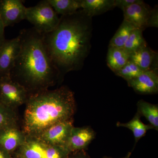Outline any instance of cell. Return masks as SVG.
Instances as JSON below:
<instances>
[{
    "instance_id": "cell-1",
    "label": "cell",
    "mask_w": 158,
    "mask_h": 158,
    "mask_svg": "<svg viewBox=\"0 0 158 158\" xmlns=\"http://www.w3.org/2000/svg\"><path fill=\"white\" fill-rule=\"evenodd\" d=\"M91 18L82 10L60 18L54 31L43 34L46 47L61 78L81 68L90 49Z\"/></svg>"
},
{
    "instance_id": "cell-6",
    "label": "cell",
    "mask_w": 158,
    "mask_h": 158,
    "mask_svg": "<svg viewBox=\"0 0 158 158\" xmlns=\"http://www.w3.org/2000/svg\"><path fill=\"white\" fill-rule=\"evenodd\" d=\"M30 95L25 88L10 76L0 77V102L8 107L15 110L26 104Z\"/></svg>"
},
{
    "instance_id": "cell-28",
    "label": "cell",
    "mask_w": 158,
    "mask_h": 158,
    "mask_svg": "<svg viewBox=\"0 0 158 158\" xmlns=\"http://www.w3.org/2000/svg\"><path fill=\"white\" fill-rule=\"evenodd\" d=\"M0 158H12L11 154L0 146Z\"/></svg>"
},
{
    "instance_id": "cell-10",
    "label": "cell",
    "mask_w": 158,
    "mask_h": 158,
    "mask_svg": "<svg viewBox=\"0 0 158 158\" xmlns=\"http://www.w3.org/2000/svg\"><path fill=\"white\" fill-rule=\"evenodd\" d=\"M27 136L17 123L0 127V146L11 154L23 145Z\"/></svg>"
},
{
    "instance_id": "cell-23",
    "label": "cell",
    "mask_w": 158,
    "mask_h": 158,
    "mask_svg": "<svg viewBox=\"0 0 158 158\" xmlns=\"http://www.w3.org/2000/svg\"><path fill=\"white\" fill-rule=\"evenodd\" d=\"M15 110L8 107L0 102V127L7 125L17 123Z\"/></svg>"
},
{
    "instance_id": "cell-17",
    "label": "cell",
    "mask_w": 158,
    "mask_h": 158,
    "mask_svg": "<svg viewBox=\"0 0 158 158\" xmlns=\"http://www.w3.org/2000/svg\"><path fill=\"white\" fill-rule=\"evenodd\" d=\"M141 115L137 112L131 120L126 123L118 122L116 123L118 127L127 128L132 131L135 137V144L144 137L149 130L154 129L153 127L150 125L144 124L141 120Z\"/></svg>"
},
{
    "instance_id": "cell-4",
    "label": "cell",
    "mask_w": 158,
    "mask_h": 158,
    "mask_svg": "<svg viewBox=\"0 0 158 158\" xmlns=\"http://www.w3.org/2000/svg\"><path fill=\"white\" fill-rule=\"evenodd\" d=\"M17 158H67L66 148L47 144L36 137L27 136L24 144L16 151Z\"/></svg>"
},
{
    "instance_id": "cell-25",
    "label": "cell",
    "mask_w": 158,
    "mask_h": 158,
    "mask_svg": "<svg viewBox=\"0 0 158 158\" xmlns=\"http://www.w3.org/2000/svg\"><path fill=\"white\" fill-rule=\"evenodd\" d=\"M140 1V0H115V7H118L123 11L129 6L138 3Z\"/></svg>"
},
{
    "instance_id": "cell-29",
    "label": "cell",
    "mask_w": 158,
    "mask_h": 158,
    "mask_svg": "<svg viewBox=\"0 0 158 158\" xmlns=\"http://www.w3.org/2000/svg\"><path fill=\"white\" fill-rule=\"evenodd\" d=\"M131 152H129L128 153V154H127V155L125 157H124L122 158H130V157H131ZM103 158H113L111 157H104Z\"/></svg>"
},
{
    "instance_id": "cell-2",
    "label": "cell",
    "mask_w": 158,
    "mask_h": 158,
    "mask_svg": "<svg viewBox=\"0 0 158 158\" xmlns=\"http://www.w3.org/2000/svg\"><path fill=\"white\" fill-rule=\"evenodd\" d=\"M19 36L20 51L10 77L25 88L30 95L48 90L61 78L49 55L42 34L33 27L22 30Z\"/></svg>"
},
{
    "instance_id": "cell-18",
    "label": "cell",
    "mask_w": 158,
    "mask_h": 158,
    "mask_svg": "<svg viewBox=\"0 0 158 158\" xmlns=\"http://www.w3.org/2000/svg\"><path fill=\"white\" fill-rule=\"evenodd\" d=\"M57 14L62 16L70 15L81 9L80 0H48Z\"/></svg>"
},
{
    "instance_id": "cell-16",
    "label": "cell",
    "mask_w": 158,
    "mask_h": 158,
    "mask_svg": "<svg viewBox=\"0 0 158 158\" xmlns=\"http://www.w3.org/2000/svg\"><path fill=\"white\" fill-rule=\"evenodd\" d=\"M130 54L123 48L109 47L107 63L113 72L121 69L129 60Z\"/></svg>"
},
{
    "instance_id": "cell-26",
    "label": "cell",
    "mask_w": 158,
    "mask_h": 158,
    "mask_svg": "<svg viewBox=\"0 0 158 158\" xmlns=\"http://www.w3.org/2000/svg\"><path fill=\"white\" fill-rule=\"evenodd\" d=\"M67 158H91L85 150L70 152Z\"/></svg>"
},
{
    "instance_id": "cell-7",
    "label": "cell",
    "mask_w": 158,
    "mask_h": 158,
    "mask_svg": "<svg viewBox=\"0 0 158 158\" xmlns=\"http://www.w3.org/2000/svg\"><path fill=\"white\" fill-rule=\"evenodd\" d=\"M73 127V120L59 123L48 128L36 137L51 145L66 148Z\"/></svg>"
},
{
    "instance_id": "cell-9",
    "label": "cell",
    "mask_w": 158,
    "mask_h": 158,
    "mask_svg": "<svg viewBox=\"0 0 158 158\" xmlns=\"http://www.w3.org/2000/svg\"><path fill=\"white\" fill-rule=\"evenodd\" d=\"M22 0H1L0 18L5 27L26 19L27 7Z\"/></svg>"
},
{
    "instance_id": "cell-14",
    "label": "cell",
    "mask_w": 158,
    "mask_h": 158,
    "mask_svg": "<svg viewBox=\"0 0 158 158\" xmlns=\"http://www.w3.org/2000/svg\"><path fill=\"white\" fill-rule=\"evenodd\" d=\"M129 60L144 71L158 70V53L147 43L130 54Z\"/></svg>"
},
{
    "instance_id": "cell-3",
    "label": "cell",
    "mask_w": 158,
    "mask_h": 158,
    "mask_svg": "<svg viewBox=\"0 0 158 158\" xmlns=\"http://www.w3.org/2000/svg\"><path fill=\"white\" fill-rule=\"evenodd\" d=\"M25 104L22 130L31 137H37L56 123L73 120L75 112L74 94L64 86L30 95Z\"/></svg>"
},
{
    "instance_id": "cell-27",
    "label": "cell",
    "mask_w": 158,
    "mask_h": 158,
    "mask_svg": "<svg viewBox=\"0 0 158 158\" xmlns=\"http://www.w3.org/2000/svg\"><path fill=\"white\" fill-rule=\"evenodd\" d=\"M5 27L0 18V48L6 40L5 36Z\"/></svg>"
},
{
    "instance_id": "cell-21",
    "label": "cell",
    "mask_w": 158,
    "mask_h": 158,
    "mask_svg": "<svg viewBox=\"0 0 158 158\" xmlns=\"http://www.w3.org/2000/svg\"><path fill=\"white\" fill-rule=\"evenodd\" d=\"M143 36V31L135 29L131 32L123 48L130 54L135 52L146 43Z\"/></svg>"
},
{
    "instance_id": "cell-15",
    "label": "cell",
    "mask_w": 158,
    "mask_h": 158,
    "mask_svg": "<svg viewBox=\"0 0 158 158\" xmlns=\"http://www.w3.org/2000/svg\"><path fill=\"white\" fill-rule=\"evenodd\" d=\"M81 9L90 18L115 8V0H80Z\"/></svg>"
},
{
    "instance_id": "cell-8",
    "label": "cell",
    "mask_w": 158,
    "mask_h": 158,
    "mask_svg": "<svg viewBox=\"0 0 158 158\" xmlns=\"http://www.w3.org/2000/svg\"><path fill=\"white\" fill-rule=\"evenodd\" d=\"M20 48L19 36L12 39L6 40L0 48V77L10 76Z\"/></svg>"
},
{
    "instance_id": "cell-11",
    "label": "cell",
    "mask_w": 158,
    "mask_h": 158,
    "mask_svg": "<svg viewBox=\"0 0 158 158\" xmlns=\"http://www.w3.org/2000/svg\"><path fill=\"white\" fill-rule=\"evenodd\" d=\"M152 9L144 1L131 5L123 10L124 20L130 23L136 28L144 31L147 27L148 22Z\"/></svg>"
},
{
    "instance_id": "cell-5",
    "label": "cell",
    "mask_w": 158,
    "mask_h": 158,
    "mask_svg": "<svg viewBox=\"0 0 158 158\" xmlns=\"http://www.w3.org/2000/svg\"><path fill=\"white\" fill-rule=\"evenodd\" d=\"M26 19L34 26L36 31L42 34L54 31L60 21V18L48 0H43L36 6L27 8Z\"/></svg>"
},
{
    "instance_id": "cell-13",
    "label": "cell",
    "mask_w": 158,
    "mask_h": 158,
    "mask_svg": "<svg viewBox=\"0 0 158 158\" xmlns=\"http://www.w3.org/2000/svg\"><path fill=\"white\" fill-rule=\"evenodd\" d=\"M136 92L141 94H154L158 92V70L144 71L135 78L127 81Z\"/></svg>"
},
{
    "instance_id": "cell-22",
    "label": "cell",
    "mask_w": 158,
    "mask_h": 158,
    "mask_svg": "<svg viewBox=\"0 0 158 158\" xmlns=\"http://www.w3.org/2000/svg\"><path fill=\"white\" fill-rule=\"evenodd\" d=\"M144 72L135 63L129 60L128 62L121 69L114 73L118 76L124 79L127 82L135 78Z\"/></svg>"
},
{
    "instance_id": "cell-12",
    "label": "cell",
    "mask_w": 158,
    "mask_h": 158,
    "mask_svg": "<svg viewBox=\"0 0 158 158\" xmlns=\"http://www.w3.org/2000/svg\"><path fill=\"white\" fill-rule=\"evenodd\" d=\"M95 137V132L90 127H73L66 144V148L70 152L85 150Z\"/></svg>"
},
{
    "instance_id": "cell-20",
    "label": "cell",
    "mask_w": 158,
    "mask_h": 158,
    "mask_svg": "<svg viewBox=\"0 0 158 158\" xmlns=\"http://www.w3.org/2000/svg\"><path fill=\"white\" fill-rule=\"evenodd\" d=\"M135 29L137 28L123 20L121 25L110 40L109 47L123 48L130 34Z\"/></svg>"
},
{
    "instance_id": "cell-24",
    "label": "cell",
    "mask_w": 158,
    "mask_h": 158,
    "mask_svg": "<svg viewBox=\"0 0 158 158\" xmlns=\"http://www.w3.org/2000/svg\"><path fill=\"white\" fill-rule=\"evenodd\" d=\"M158 27V10L157 6H156L153 9H152L149 19L148 22L147 27Z\"/></svg>"
},
{
    "instance_id": "cell-19",
    "label": "cell",
    "mask_w": 158,
    "mask_h": 158,
    "mask_svg": "<svg viewBox=\"0 0 158 158\" xmlns=\"http://www.w3.org/2000/svg\"><path fill=\"white\" fill-rule=\"evenodd\" d=\"M138 113L147 119L154 129L158 130V106L141 100L137 103Z\"/></svg>"
}]
</instances>
